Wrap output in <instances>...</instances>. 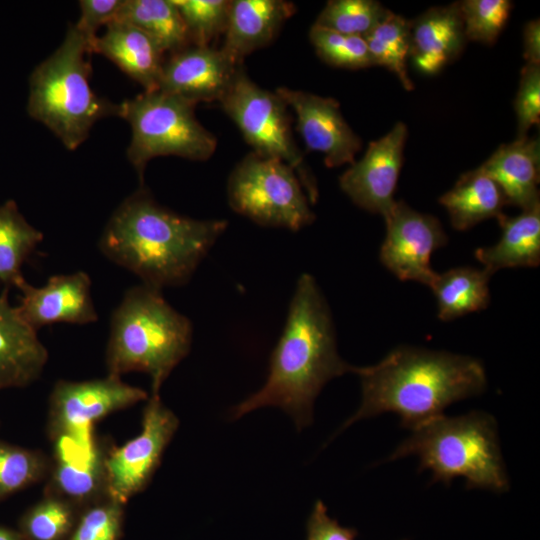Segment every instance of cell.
<instances>
[{
  "mask_svg": "<svg viewBox=\"0 0 540 540\" xmlns=\"http://www.w3.org/2000/svg\"><path fill=\"white\" fill-rule=\"evenodd\" d=\"M353 369L338 354L331 312L319 286L313 276L302 274L271 354L266 382L232 409V417L275 406L301 430L312 423L313 404L323 386Z\"/></svg>",
  "mask_w": 540,
  "mask_h": 540,
  "instance_id": "6da1fadb",
  "label": "cell"
},
{
  "mask_svg": "<svg viewBox=\"0 0 540 540\" xmlns=\"http://www.w3.org/2000/svg\"><path fill=\"white\" fill-rule=\"evenodd\" d=\"M227 227L160 205L140 187L113 212L99 239L102 254L158 290L188 282Z\"/></svg>",
  "mask_w": 540,
  "mask_h": 540,
  "instance_id": "7a4b0ae2",
  "label": "cell"
},
{
  "mask_svg": "<svg viewBox=\"0 0 540 540\" xmlns=\"http://www.w3.org/2000/svg\"><path fill=\"white\" fill-rule=\"evenodd\" d=\"M361 382L358 410L338 432L355 422L392 412L411 431L443 414L449 405L481 394L485 368L474 357L399 346L377 364L354 366Z\"/></svg>",
  "mask_w": 540,
  "mask_h": 540,
  "instance_id": "3957f363",
  "label": "cell"
},
{
  "mask_svg": "<svg viewBox=\"0 0 540 540\" xmlns=\"http://www.w3.org/2000/svg\"><path fill=\"white\" fill-rule=\"evenodd\" d=\"M419 458V471L429 470L432 482L450 485L465 479L466 489L505 493L510 488L502 457L497 422L484 411L459 416L439 415L412 430L386 459Z\"/></svg>",
  "mask_w": 540,
  "mask_h": 540,
  "instance_id": "277c9868",
  "label": "cell"
},
{
  "mask_svg": "<svg viewBox=\"0 0 540 540\" xmlns=\"http://www.w3.org/2000/svg\"><path fill=\"white\" fill-rule=\"evenodd\" d=\"M192 342L190 320L175 310L161 290L144 284L128 289L111 316L106 349L108 374L139 371L151 378V395L187 356Z\"/></svg>",
  "mask_w": 540,
  "mask_h": 540,
  "instance_id": "5b68a950",
  "label": "cell"
},
{
  "mask_svg": "<svg viewBox=\"0 0 540 540\" xmlns=\"http://www.w3.org/2000/svg\"><path fill=\"white\" fill-rule=\"evenodd\" d=\"M89 42L70 25L59 47L29 77L27 112L68 150H76L99 120L117 116L119 104L90 86Z\"/></svg>",
  "mask_w": 540,
  "mask_h": 540,
  "instance_id": "8992f818",
  "label": "cell"
},
{
  "mask_svg": "<svg viewBox=\"0 0 540 540\" xmlns=\"http://www.w3.org/2000/svg\"><path fill=\"white\" fill-rule=\"evenodd\" d=\"M195 106L160 90L144 91L119 103L117 116L131 128L127 158L142 185L145 168L156 157L205 161L214 154L216 137L196 119Z\"/></svg>",
  "mask_w": 540,
  "mask_h": 540,
  "instance_id": "52a82bcc",
  "label": "cell"
},
{
  "mask_svg": "<svg viewBox=\"0 0 540 540\" xmlns=\"http://www.w3.org/2000/svg\"><path fill=\"white\" fill-rule=\"evenodd\" d=\"M219 103L253 152L292 167L309 202L315 203L318 199L316 179L294 141L289 107L284 100L276 92L254 83L241 67Z\"/></svg>",
  "mask_w": 540,
  "mask_h": 540,
  "instance_id": "ba28073f",
  "label": "cell"
},
{
  "mask_svg": "<svg viewBox=\"0 0 540 540\" xmlns=\"http://www.w3.org/2000/svg\"><path fill=\"white\" fill-rule=\"evenodd\" d=\"M227 195L236 213L263 226L296 231L314 220L296 172L275 158L246 155L229 176Z\"/></svg>",
  "mask_w": 540,
  "mask_h": 540,
  "instance_id": "9c48e42d",
  "label": "cell"
},
{
  "mask_svg": "<svg viewBox=\"0 0 540 540\" xmlns=\"http://www.w3.org/2000/svg\"><path fill=\"white\" fill-rule=\"evenodd\" d=\"M149 398L147 392L108 374L86 381L59 380L49 399V432L82 452L97 444L94 424L103 417Z\"/></svg>",
  "mask_w": 540,
  "mask_h": 540,
  "instance_id": "30bf717a",
  "label": "cell"
},
{
  "mask_svg": "<svg viewBox=\"0 0 540 540\" xmlns=\"http://www.w3.org/2000/svg\"><path fill=\"white\" fill-rule=\"evenodd\" d=\"M142 415L140 433L105 458L106 498L122 505L148 486L179 427L159 395L147 399Z\"/></svg>",
  "mask_w": 540,
  "mask_h": 540,
  "instance_id": "8fae6325",
  "label": "cell"
},
{
  "mask_svg": "<svg viewBox=\"0 0 540 540\" xmlns=\"http://www.w3.org/2000/svg\"><path fill=\"white\" fill-rule=\"evenodd\" d=\"M384 220L382 264L400 280L430 286L437 274L430 265L431 256L448 241L439 220L412 209L403 201H395Z\"/></svg>",
  "mask_w": 540,
  "mask_h": 540,
  "instance_id": "7c38bea8",
  "label": "cell"
},
{
  "mask_svg": "<svg viewBox=\"0 0 540 540\" xmlns=\"http://www.w3.org/2000/svg\"><path fill=\"white\" fill-rule=\"evenodd\" d=\"M407 127L398 122L385 136L369 144L364 156L340 176L342 191L359 207L383 217L394 205L403 161Z\"/></svg>",
  "mask_w": 540,
  "mask_h": 540,
  "instance_id": "4fadbf2b",
  "label": "cell"
},
{
  "mask_svg": "<svg viewBox=\"0 0 540 540\" xmlns=\"http://www.w3.org/2000/svg\"><path fill=\"white\" fill-rule=\"evenodd\" d=\"M275 92L294 111L307 149L323 154L327 167L355 162L362 141L345 121L335 99L287 87Z\"/></svg>",
  "mask_w": 540,
  "mask_h": 540,
  "instance_id": "5bb4252c",
  "label": "cell"
},
{
  "mask_svg": "<svg viewBox=\"0 0 540 540\" xmlns=\"http://www.w3.org/2000/svg\"><path fill=\"white\" fill-rule=\"evenodd\" d=\"M241 67L221 48L190 45L164 61L158 90L196 105L219 102Z\"/></svg>",
  "mask_w": 540,
  "mask_h": 540,
  "instance_id": "9a60e30c",
  "label": "cell"
},
{
  "mask_svg": "<svg viewBox=\"0 0 540 540\" xmlns=\"http://www.w3.org/2000/svg\"><path fill=\"white\" fill-rule=\"evenodd\" d=\"M18 290L21 297L16 308L36 331L55 323L84 325L98 320L91 296V279L86 272L53 275L41 287L25 281Z\"/></svg>",
  "mask_w": 540,
  "mask_h": 540,
  "instance_id": "2e32d148",
  "label": "cell"
},
{
  "mask_svg": "<svg viewBox=\"0 0 540 540\" xmlns=\"http://www.w3.org/2000/svg\"><path fill=\"white\" fill-rule=\"evenodd\" d=\"M48 360V352L8 299L0 294V390L24 387L35 381Z\"/></svg>",
  "mask_w": 540,
  "mask_h": 540,
  "instance_id": "e0dca14e",
  "label": "cell"
},
{
  "mask_svg": "<svg viewBox=\"0 0 540 540\" xmlns=\"http://www.w3.org/2000/svg\"><path fill=\"white\" fill-rule=\"evenodd\" d=\"M410 22L409 58L420 72L436 74L462 52L467 39L458 2L430 8Z\"/></svg>",
  "mask_w": 540,
  "mask_h": 540,
  "instance_id": "ac0fdd59",
  "label": "cell"
},
{
  "mask_svg": "<svg viewBox=\"0 0 540 540\" xmlns=\"http://www.w3.org/2000/svg\"><path fill=\"white\" fill-rule=\"evenodd\" d=\"M91 52L111 60L144 91L158 90L165 53L139 28L115 20L95 37Z\"/></svg>",
  "mask_w": 540,
  "mask_h": 540,
  "instance_id": "d6986e66",
  "label": "cell"
},
{
  "mask_svg": "<svg viewBox=\"0 0 540 540\" xmlns=\"http://www.w3.org/2000/svg\"><path fill=\"white\" fill-rule=\"evenodd\" d=\"M295 12V4L285 0L232 1L221 49L241 64L247 55L268 45Z\"/></svg>",
  "mask_w": 540,
  "mask_h": 540,
  "instance_id": "ffe728a7",
  "label": "cell"
},
{
  "mask_svg": "<svg viewBox=\"0 0 540 540\" xmlns=\"http://www.w3.org/2000/svg\"><path fill=\"white\" fill-rule=\"evenodd\" d=\"M479 168L497 183L507 204L526 210L540 203L538 138H517L501 145Z\"/></svg>",
  "mask_w": 540,
  "mask_h": 540,
  "instance_id": "44dd1931",
  "label": "cell"
},
{
  "mask_svg": "<svg viewBox=\"0 0 540 540\" xmlns=\"http://www.w3.org/2000/svg\"><path fill=\"white\" fill-rule=\"evenodd\" d=\"M55 442V464L50 493L60 496L77 508L90 506L106 498L105 458L100 444L81 452L65 441Z\"/></svg>",
  "mask_w": 540,
  "mask_h": 540,
  "instance_id": "7402d4cb",
  "label": "cell"
},
{
  "mask_svg": "<svg viewBox=\"0 0 540 540\" xmlns=\"http://www.w3.org/2000/svg\"><path fill=\"white\" fill-rule=\"evenodd\" d=\"M501 237L489 247L478 248L476 258L493 275L504 268L536 267L540 263V203L522 213L499 219Z\"/></svg>",
  "mask_w": 540,
  "mask_h": 540,
  "instance_id": "603a6c76",
  "label": "cell"
},
{
  "mask_svg": "<svg viewBox=\"0 0 540 540\" xmlns=\"http://www.w3.org/2000/svg\"><path fill=\"white\" fill-rule=\"evenodd\" d=\"M456 230H467L479 222L499 219L507 205L497 183L479 167L461 175L454 187L439 198Z\"/></svg>",
  "mask_w": 540,
  "mask_h": 540,
  "instance_id": "cb8c5ba5",
  "label": "cell"
},
{
  "mask_svg": "<svg viewBox=\"0 0 540 540\" xmlns=\"http://www.w3.org/2000/svg\"><path fill=\"white\" fill-rule=\"evenodd\" d=\"M491 274L485 269L457 267L437 273L429 286L438 306V317L450 321L485 309L490 302Z\"/></svg>",
  "mask_w": 540,
  "mask_h": 540,
  "instance_id": "d4e9b609",
  "label": "cell"
},
{
  "mask_svg": "<svg viewBox=\"0 0 540 540\" xmlns=\"http://www.w3.org/2000/svg\"><path fill=\"white\" fill-rule=\"evenodd\" d=\"M116 20L142 30L164 53L172 54L191 45L173 0H125Z\"/></svg>",
  "mask_w": 540,
  "mask_h": 540,
  "instance_id": "484cf974",
  "label": "cell"
},
{
  "mask_svg": "<svg viewBox=\"0 0 540 540\" xmlns=\"http://www.w3.org/2000/svg\"><path fill=\"white\" fill-rule=\"evenodd\" d=\"M43 234L21 214L14 200L0 205V281L5 288H19L26 280L22 266Z\"/></svg>",
  "mask_w": 540,
  "mask_h": 540,
  "instance_id": "4316f807",
  "label": "cell"
},
{
  "mask_svg": "<svg viewBox=\"0 0 540 540\" xmlns=\"http://www.w3.org/2000/svg\"><path fill=\"white\" fill-rule=\"evenodd\" d=\"M410 27V21L391 11L363 37L373 64L384 66L393 72L406 90H412L414 87L407 72Z\"/></svg>",
  "mask_w": 540,
  "mask_h": 540,
  "instance_id": "83f0119b",
  "label": "cell"
},
{
  "mask_svg": "<svg viewBox=\"0 0 540 540\" xmlns=\"http://www.w3.org/2000/svg\"><path fill=\"white\" fill-rule=\"evenodd\" d=\"M78 517L74 504L49 493L22 516L19 532L24 540H67Z\"/></svg>",
  "mask_w": 540,
  "mask_h": 540,
  "instance_id": "f1b7e54d",
  "label": "cell"
},
{
  "mask_svg": "<svg viewBox=\"0 0 540 540\" xmlns=\"http://www.w3.org/2000/svg\"><path fill=\"white\" fill-rule=\"evenodd\" d=\"M390 13V10L374 0H331L313 25L364 37Z\"/></svg>",
  "mask_w": 540,
  "mask_h": 540,
  "instance_id": "f546056e",
  "label": "cell"
},
{
  "mask_svg": "<svg viewBox=\"0 0 540 540\" xmlns=\"http://www.w3.org/2000/svg\"><path fill=\"white\" fill-rule=\"evenodd\" d=\"M309 39L317 55L332 66L361 69L374 65L365 39L361 36L342 34L312 25Z\"/></svg>",
  "mask_w": 540,
  "mask_h": 540,
  "instance_id": "4dcf8cb0",
  "label": "cell"
},
{
  "mask_svg": "<svg viewBox=\"0 0 540 540\" xmlns=\"http://www.w3.org/2000/svg\"><path fill=\"white\" fill-rule=\"evenodd\" d=\"M183 19L191 45L209 46L225 32L231 8L228 0H173Z\"/></svg>",
  "mask_w": 540,
  "mask_h": 540,
  "instance_id": "1f68e13d",
  "label": "cell"
},
{
  "mask_svg": "<svg viewBox=\"0 0 540 540\" xmlns=\"http://www.w3.org/2000/svg\"><path fill=\"white\" fill-rule=\"evenodd\" d=\"M467 40L491 45L504 29L513 3L509 0L458 2Z\"/></svg>",
  "mask_w": 540,
  "mask_h": 540,
  "instance_id": "d6a6232c",
  "label": "cell"
},
{
  "mask_svg": "<svg viewBox=\"0 0 540 540\" xmlns=\"http://www.w3.org/2000/svg\"><path fill=\"white\" fill-rule=\"evenodd\" d=\"M47 468L42 454L0 442V498L35 483Z\"/></svg>",
  "mask_w": 540,
  "mask_h": 540,
  "instance_id": "836d02e7",
  "label": "cell"
},
{
  "mask_svg": "<svg viewBox=\"0 0 540 540\" xmlns=\"http://www.w3.org/2000/svg\"><path fill=\"white\" fill-rule=\"evenodd\" d=\"M123 506L104 498L86 507L67 540H120L124 522Z\"/></svg>",
  "mask_w": 540,
  "mask_h": 540,
  "instance_id": "e575fe53",
  "label": "cell"
},
{
  "mask_svg": "<svg viewBox=\"0 0 540 540\" xmlns=\"http://www.w3.org/2000/svg\"><path fill=\"white\" fill-rule=\"evenodd\" d=\"M517 138L527 137L528 130L540 122V65L525 64L514 102Z\"/></svg>",
  "mask_w": 540,
  "mask_h": 540,
  "instance_id": "d590c367",
  "label": "cell"
},
{
  "mask_svg": "<svg viewBox=\"0 0 540 540\" xmlns=\"http://www.w3.org/2000/svg\"><path fill=\"white\" fill-rule=\"evenodd\" d=\"M125 0H81L80 16L74 24L78 32L91 44L97 30L116 20Z\"/></svg>",
  "mask_w": 540,
  "mask_h": 540,
  "instance_id": "8d00e7d4",
  "label": "cell"
},
{
  "mask_svg": "<svg viewBox=\"0 0 540 540\" xmlns=\"http://www.w3.org/2000/svg\"><path fill=\"white\" fill-rule=\"evenodd\" d=\"M306 527L307 540H355L357 536L356 529L341 526L331 518L321 500L315 502Z\"/></svg>",
  "mask_w": 540,
  "mask_h": 540,
  "instance_id": "74e56055",
  "label": "cell"
},
{
  "mask_svg": "<svg viewBox=\"0 0 540 540\" xmlns=\"http://www.w3.org/2000/svg\"><path fill=\"white\" fill-rule=\"evenodd\" d=\"M523 56L526 64L540 65V21L534 19L529 21L523 33Z\"/></svg>",
  "mask_w": 540,
  "mask_h": 540,
  "instance_id": "f35d334b",
  "label": "cell"
},
{
  "mask_svg": "<svg viewBox=\"0 0 540 540\" xmlns=\"http://www.w3.org/2000/svg\"><path fill=\"white\" fill-rule=\"evenodd\" d=\"M0 540H24L19 531L0 526Z\"/></svg>",
  "mask_w": 540,
  "mask_h": 540,
  "instance_id": "ab89813d",
  "label": "cell"
}]
</instances>
